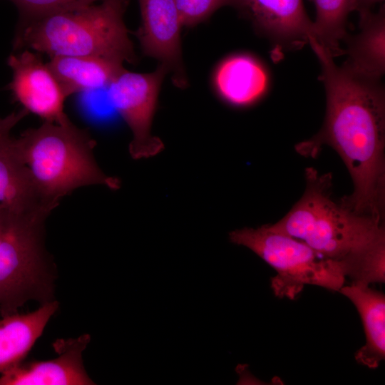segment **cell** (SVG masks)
<instances>
[{"mask_svg":"<svg viewBox=\"0 0 385 385\" xmlns=\"http://www.w3.org/2000/svg\"><path fill=\"white\" fill-rule=\"evenodd\" d=\"M7 63L12 71L7 88L14 101L43 122L66 124L71 121L64 112L68 96L48 63L37 53L24 49L10 55Z\"/></svg>","mask_w":385,"mask_h":385,"instance_id":"obj_8","label":"cell"},{"mask_svg":"<svg viewBox=\"0 0 385 385\" xmlns=\"http://www.w3.org/2000/svg\"><path fill=\"white\" fill-rule=\"evenodd\" d=\"M17 8L19 23L50 14L95 4L101 0H9Z\"/></svg>","mask_w":385,"mask_h":385,"instance_id":"obj_19","label":"cell"},{"mask_svg":"<svg viewBox=\"0 0 385 385\" xmlns=\"http://www.w3.org/2000/svg\"><path fill=\"white\" fill-rule=\"evenodd\" d=\"M302 198L273 229L309 245L339 263L351 284L370 286L385 281L384 222L359 215L331 197L332 175L306 170Z\"/></svg>","mask_w":385,"mask_h":385,"instance_id":"obj_2","label":"cell"},{"mask_svg":"<svg viewBox=\"0 0 385 385\" xmlns=\"http://www.w3.org/2000/svg\"><path fill=\"white\" fill-rule=\"evenodd\" d=\"M141 26L136 31L143 53L172 73L173 83L184 88L188 81L180 46L183 26L175 0H138Z\"/></svg>","mask_w":385,"mask_h":385,"instance_id":"obj_9","label":"cell"},{"mask_svg":"<svg viewBox=\"0 0 385 385\" xmlns=\"http://www.w3.org/2000/svg\"><path fill=\"white\" fill-rule=\"evenodd\" d=\"M229 240L247 247L275 270L271 288L277 297L294 299L306 285L339 292L346 282L339 263L270 225L235 230L229 233Z\"/></svg>","mask_w":385,"mask_h":385,"instance_id":"obj_6","label":"cell"},{"mask_svg":"<svg viewBox=\"0 0 385 385\" xmlns=\"http://www.w3.org/2000/svg\"><path fill=\"white\" fill-rule=\"evenodd\" d=\"M360 14V31L347 39L348 58L344 66L362 76L381 79L385 71V8L377 13L368 8Z\"/></svg>","mask_w":385,"mask_h":385,"instance_id":"obj_16","label":"cell"},{"mask_svg":"<svg viewBox=\"0 0 385 385\" xmlns=\"http://www.w3.org/2000/svg\"><path fill=\"white\" fill-rule=\"evenodd\" d=\"M214 82L217 93L227 103L247 106L265 93L269 76L266 68L255 58L236 54L222 61L215 71Z\"/></svg>","mask_w":385,"mask_h":385,"instance_id":"obj_14","label":"cell"},{"mask_svg":"<svg viewBox=\"0 0 385 385\" xmlns=\"http://www.w3.org/2000/svg\"><path fill=\"white\" fill-rule=\"evenodd\" d=\"M23 160L43 202L55 208L75 189L104 185L120 187L118 178L107 176L93 156L96 141L88 131L75 125L49 122L24 130L17 138Z\"/></svg>","mask_w":385,"mask_h":385,"instance_id":"obj_4","label":"cell"},{"mask_svg":"<svg viewBox=\"0 0 385 385\" xmlns=\"http://www.w3.org/2000/svg\"><path fill=\"white\" fill-rule=\"evenodd\" d=\"M356 308L362 321L365 344L355 352L356 361L376 369L385 359V296L370 286L351 284L339 291Z\"/></svg>","mask_w":385,"mask_h":385,"instance_id":"obj_15","label":"cell"},{"mask_svg":"<svg viewBox=\"0 0 385 385\" xmlns=\"http://www.w3.org/2000/svg\"><path fill=\"white\" fill-rule=\"evenodd\" d=\"M316 9L314 37L334 57L342 53L340 41L347 36L349 14L356 9V0H312Z\"/></svg>","mask_w":385,"mask_h":385,"instance_id":"obj_18","label":"cell"},{"mask_svg":"<svg viewBox=\"0 0 385 385\" xmlns=\"http://www.w3.org/2000/svg\"><path fill=\"white\" fill-rule=\"evenodd\" d=\"M168 71L160 64L155 71L137 73L125 69L108 86L110 100L130 128L129 152L134 159L158 154L163 143L150 133L161 83Z\"/></svg>","mask_w":385,"mask_h":385,"instance_id":"obj_7","label":"cell"},{"mask_svg":"<svg viewBox=\"0 0 385 385\" xmlns=\"http://www.w3.org/2000/svg\"><path fill=\"white\" fill-rule=\"evenodd\" d=\"M382 1H384V0H356V2H357L356 10L359 8L370 9V6H371L372 5L379 2H382Z\"/></svg>","mask_w":385,"mask_h":385,"instance_id":"obj_21","label":"cell"},{"mask_svg":"<svg viewBox=\"0 0 385 385\" xmlns=\"http://www.w3.org/2000/svg\"><path fill=\"white\" fill-rule=\"evenodd\" d=\"M231 6L275 43L302 46L314 36L313 22L303 0H232Z\"/></svg>","mask_w":385,"mask_h":385,"instance_id":"obj_11","label":"cell"},{"mask_svg":"<svg viewBox=\"0 0 385 385\" xmlns=\"http://www.w3.org/2000/svg\"><path fill=\"white\" fill-rule=\"evenodd\" d=\"M91 339L88 334L59 339L53 343L58 354L47 361H23L0 375V385H91L83 366V352Z\"/></svg>","mask_w":385,"mask_h":385,"instance_id":"obj_10","label":"cell"},{"mask_svg":"<svg viewBox=\"0 0 385 385\" xmlns=\"http://www.w3.org/2000/svg\"><path fill=\"white\" fill-rule=\"evenodd\" d=\"M232 0H175L183 26H193L207 19L217 9L231 6Z\"/></svg>","mask_w":385,"mask_h":385,"instance_id":"obj_20","label":"cell"},{"mask_svg":"<svg viewBox=\"0 0 385 385\" xmlns=\"http://www.w3.org/2000/svg\"><path fill=\"white\" fill-rule=\"evenodd\" d=\"M52 210L0 202L1 316L18 312L30 300H54L56 268L44 244Z\"/></svg>","mask_w":385,"mask_h":385,"instance_id":"obj_5","label":"cell"},{"mask_svg":"<svg viewBox=\"0 0 385 385\" xmlns=\"http://www.w3.org/2000/svg\"><path fill=\"white\" fill-rule=\"evenodd\" d=\"M58 307V302L53 300L31 312L1 316L0 374L24 361Z\"/></svg>","mask_w":385,"mask_h":385,"instance_id":"obj_13","label":"cell"},{"mask_svg":"<svg viewBox=\"0 0 385 385\" xmlns=\"http://www.w3.org/2000/svg\"><path fill=\"white\" fill-rule=\"evenodd\" d=\"M29 113L21 108L0 116V202L31 207L46 205L38 197L12 129Z\"/></svg>","mask_w":385,"mask_h":385,"instance_id":"obj_12","label":"cell"},{"mask_svg":"<svg viewBox=\"0 0 385 385\" xmlns=\"http://www.w3.org/2000/svg\"><path fill=\"white\" fill-rule=\"evenodd\" d=\"M128 4L129 0H101L19 23L14 49L133 63L136 58L123 20Z\"/></svg>","mask_w":385,"mask_h":385,"instance_id":"obj_3","label":"cell"},{"mask_svg":"<svg viewBox=\"0 0 385 385\" xmlns=\"http://www.w3.org/2000/svg\"><path fill=\"white\" fill-rule=\"evenodd\" d=\"M308 43L322 68L327 97L321 130L296 146L315 157L324 145L334 148L351 177L354 190L340 202L359 215L384 222L385 201V93L380 79L337 66L312 36Z\"/></svg>","mask_w":385,"mask_h":385,"instance_id":"obj_1","label":"cell"},{"mask_svg":"<svg viewBox=\"0 0 385 385\" xmlns=\"http://www.w3.org/2000/svg\"><path fill=\"white\" fill-rule=\"evenodd\" d=\"M47 63L67 96L106 88L125 68L120 61L95 56H54Z\"/></svg>","mask_w":385,"mask_h":385,"instance_id":"obj_17","label":"cell"}]
</instances>
